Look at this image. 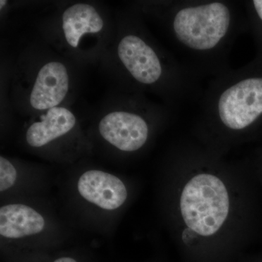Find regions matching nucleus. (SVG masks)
<instances>
[{"mask_svg": "<svg viewBox=\"0 0 262 262\" xmlns=\"http://www.w3.org/2000/svg\"><path fill=\"white\" fill-rule=\"evenodd\" d=\"M174 198L184 262H232L221 237L235 222L238 194L228 178L199 171L183 178Z\"/></svg>", "mask_w": 262, "mask_h": 262, "instance_id": "1", "label": "nucleus"}, {"mask_svg": "<svg viewBox=\"0 0 262 262\" xmlns=\"http://www.w3.org/2000/svg\"><path fill=\"white\" fill-rule=\"evenodd\" d=\"M51 228L48 215L27 202H8L0 207L3 254L55 251L42 238Z\"/></svg>", "mask_w": 262, "mask_h": 262, "instance_id": "2", "label": "nucleus"}, {"mask_svg": "<svg viewBox=\"0 0 262 262\" xmlns=\"http://www.w3.org/2000/svg\"><path fill=\"white\" fill-rule=\"evenodd\" d=\"M230 13L223 3L184 8L174 18L173 29L179 40L198 51L213 48L227 34Z\"/></svg>", "mask_w": 262, "mask_h": 262, "instance_id": "3", "label": "nucleus"}, {"mask_svg": "<svg viewBox=\"0 0 262 262\" xmlns=\"http://www.w3.org/2000/svg\"><path fill=\"white\" fill-rule=\"evenodd\" d=\"M76 194L83 204L98 213H117L129 198L126 184L120 177L101 170H86L77 178Z\"/></svg>", "mask_w": 262, "mask_h": 262, "instance_id": "4", "label": "nucleus"}, {"mask_svg": "<svg viewBox=\"0 0 262 262\" xmlns=\"http://www.w3.org/2000/svg\"><path fill=\"white\" fill-rule=\"evenodd\" d=\"M224 125L231 130H244L262 115V78L241 81L226 90L219 101Z\"/></svg>", "mask_w": 262, "mask_h": 262, "instance_id": "5", "label": "nucleus"}, {"mask_svg": "<svg viewBox=\"0 0 262 262\" xmlns=\"http://www.w3.org/2000/svg\"><path fill=\"white\" fill-rule=\"evenodd\" d=\"M99 132L108 143L123 151H135L146 144L149 127L145 120L135 114L115 112L99 123Z\"/></svg>", "mask_w": 262, "mask_h": 262, "instance_id": "6", "label": "nucleus"}, {"mask_svg": "<svg viewBox=\"0 0 262 262\" xmlns=\"http://www.w3.org/2000/svg\"><path fill=\"white\" fill-rule=\"evenodd\" d=\"M118 55L136 80L149 84L159 80L162 74L159 58L140 38L134 35L124 37L119 44Z\"/></svg>", "mask_w": 262, "mask_h": 262, "instance_id": "7", "label": "nucleus"}, {"mask_svg": "<svg viewBox=\"0 0 262 262\" xmlns=\"http://www.w3.org/2000/svg\"><path fill=\"white\" fill-rule=\"evenodd\" d=\"M69 90V76L64 65L50 62L38 73L32 93L30 103L38 110L56 107L63 101Z\"/></svg>", "mask_w": 262, "mask_h": 262, "instance_id": "8", "label": "nucleus"}, {"mask_svg": "<svg viewBox=\"0 0 262 262\" xmlns=\"http://www.w3.org/2000/svg\"><path fill=\"white\" fill-rule=\"evenodd\" d=\"M76 119L70 110L63 107L50 108L42 120L33 123L26 134L27 144L34 148H41L70 132Z\"/></svg>", "mask_w": 262, "mask_h": 262, "instance_id": "9", "label": "nucleus"}, {"mask_svg": "<svg viewBox=\"0 0 262 262\" xmlns=\"http://www.w3.org/2000/svg\"><path fill=\"white\" fill-rule=\"evenodd\" d=\"M63 30L66 40L72 47L77 48L80 38L87 33H97L103 29L102 18L94 7L79 3L65 10Z\"/></svg>", "mask_w": 262, "mask_h": 262, "instance_id": "10", "label": "nucleus"}, {"mask_svg": "<svg viewBox=\"0 0 262 262\" xmlns=\"http://www.w3.org/2000/svg\"><path fill=\"white\" fill-rule=\"evenodd\" d=\"M5 262H91L86 253L77 251L3 254Z\"/></svg>", "mask_w": 262, "mask_h": 262, "instance_id": "11", "label": "nucleus"}, {"mask_svg": "<svg viewBox=\"0 0 262 262\" xmlns=\"http://www.w3.org/2000/svg\"><path fill=\"white\" fill-rule=\"evenodd\" d=\"M253 3L256 13L262 20V0H254Z\"/></svg>", "mask_w": 262, "mask_h": 262, "instance_id": "12", "label": "nucleus"}, {"mask_svg": "<svg viewBox=\"0 0 262 262\" xmlns=\"http://www.w3.org/2000/svg\"><path fill=\"white\" fill-rule=\"evenodd\" d=\"M6 3H7V1H3V0H1V1H0V8H3V6H5V5H6Z\"/></svg>", "mask_w": 262, "mask_h": 262, "instance_id": "13", "label": "nucleus"}, {"mask_svg": "<svg viewBox=\"0 0 262 262\" xmlns=\"http://www.w3.org/2000/svg\"><path fill=\"white\" fill-rule=\"evenodd\" d=\"M149 262H156V261H149Z\"/></svg>", "mask_w": 262, "mask_h": 262, "instance_id": "14", "label": "nucleus"}]
</instances>
